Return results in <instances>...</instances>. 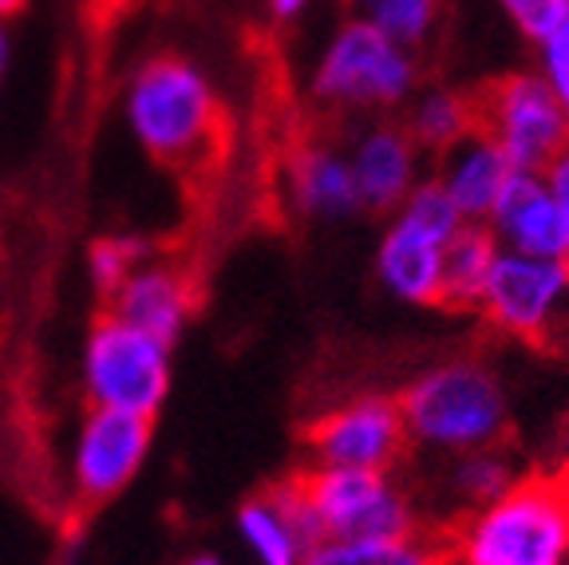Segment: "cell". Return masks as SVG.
Segmentation results:
<instances>
[{
  "label": "cell",
  "instance_id": "9c48e42d",
  "mask_svg": "<svg viewBox=\"0 0 569 565\" xmlns=\"http://www.w3.org/2000/svg\"><path fill=\"white\" fill-rule=\"evenodd\" d=\"M569 305V261L566 257H530L498 249L487 289L479 297L482 320L495 333L542 345L558 328Z\"/></svg>",
  "mask_w": 569,
  "mask_h": 565
},
{
  "label": "cell",
  "instance_id": "2e32d148",
  "mask_svg": "<svg viewBox=\"0 0 569 565\" xmlns=\"http://www.w3.org/2000/svg\"><path fill=\"white\" fill-rule=\"evenodd\" d=\"M431 178L443 186V195L455 202L462 221H482V226H487L490 210H495L502 190H507V182L515 178V167H510L507 155L475 127V131H467L459 142L439 150L436 175Z\"/></svg>",
  "mask_w": 569,
  "mask_h": 565
},
{
  "label": "cell",
  "instance_id": "4316f807",
  "mask_svg": "<svg viewBox=\"0 0 569 565\" xmlns=\"http://www.w3.org/2000/svg\"><path fill=\"white\" fill-rule=\"evenodd\" d=\"M312 0H266L269 17L277 20V24H297V20L309 12Z\"/></svg>",
  "mask_w": 569,
  "mask_h": 565
},
{
  "label": "cell",
  "instance_id": "f546056e",
  "mask_svg": "<svg viewBox=\"0 0 569 565\" xmlns=\"http://www.w3.org/2000/svg\"><path fill=\"white\" fill-rule=\"evenodd\" d=\"M187 565H226V562H222V557H213V554H194Z\"/></svg>",
  "mask_w": 569,
  "mask_h": 565
},
{
  "label": "cell",
  "instance_id": "5b68a950",
  "mask_svg": "<svg viewBox=\"0 0 569 565\" xmlns=\"http://www.w3.org/2000/svg\"><path fill=\"white\" fill-rule=\"evenodd\" d=\"M419 88H423V68L416 48L352 17L329 36V44L320 48L309 71L312 103L356 119L396 116Z\"/></svg>",
  "mask_w": 569,
  "mask_h": 565
},
{
  "label": "cell",
  "instance_id": "f1b7e54d",
  "mask_svg": "<svg viewBox=\"0 0 569 565\" xmlns=\"http://www.w3.org/2000/svg\"><path fill=\"white\" fill-rule=\"evenodd\" d=\"M24 9H28V0H0V24H9V20L20 17Z\"/></svg>",
  "mask_w": 569,
  "mask_h": 565
},
{
  "label": "cell",
  "instance_id": "e0dca14e",
  "mask_svg": "<svg viewBox=\"0 0 569 565\" xmlns=\"http://www.w3.org/2000/svg\"><path fill=\"white\" fill-rule=\"evenodd\" d=\"M238 538L246 554L258 565H301L309 538H305L301 522H297L293 506L284 503L281 486H266L261 495L246 498L238 506Z\"/></svg>",
  "mask_w": 569,
  "mask_h": 565
},
{
  "label": "cell",
  "instance_id": "5bb4252c",
  "mask_svg": "<svg viewBox=\"0 0 569 565\" xmlns=\"http://www.w3.org/2000/svg\"><path fill=\"white\" fill-rule=\"evenodd\" d=\"M284 195L305 221H348L365 210L348 167V150L337 142L309 139L284 167Z\"/></svg>",
  "mask_w": 569,
  "mask_h": 565
},
{
  "label": "cell",
  "instance_id": "603a6c76",
  "mask_svg": "<svg viewBox=\"0 0 569 565\" xmlns=\"http://www.w3.org/2000/svg\"><path fill=\"white\" fill-rule=\"evenodd\" d=\"M151 254L142 238H127V234H107V238H96L88 246V281L99 297H111L119 285L127 281L134 266L142 257Z\"/></svg>",
  "mask_w": 569,
  "mask_h": 565
},
{
  "label": "cell",
  "instance_id": "83f0119b",
  "mask_svg": "<svg viewBox=\"0 0 569 565\" xmlns=\"http://www.w3.org/2000/svg\"><path fill=\"white\" fill-rule=\"evenodd\" d=\"M9 63H12V36H9V24H0V83H4Z\"/></svg>",
  "mask_w": 569,
  "mask_h": 565
},
{
  "label": "cell",
  "instance_id": "3957f363",
  "mask_svg": "<svg viewBox=\"0 0 569 565\" xmlns=\"http://www.w3.org/2000/svg\"><path fill=\"white\" fill-rule=\"evenodd\" d=\"M400 416L408 443L436 455H462L502 447L510 435V396L495 368L471 356L431 364L400 391Z\"/></svg>",
  "mask_w": 569,
  "mask_h": 565
},
{
  "label": "cell",
  "instance_id": "d6986e66",
  "mask_svg": "<svg viewBox=\"0 0 569 565\" xmlns=\"http://www.w3.org/2000/svg\"><path fill=\"white\" fill-rule=\"evenodd\" d=\"M400 123L408 127V135L427 159H436L439 150L475 131V96L455 88H419L403 107Z\"/></svg>",
  "mask_w": 569,
  "mask_h": 565
},
{
  "label": "cell",
  "instance_id": "44dd1931",
  "mask_svg": "<svg viewBox=\"0 0 569 565\" xmlns=\"http://www.w3.org/2000/svg\"><path fill=\"white\" fill-rule=\"evenodd\" d=\"M345 9L352 20H365L391 40L423 52L443 28L447 0H345Z\"/></svg>",
  "mask_w": 569,
  "mask_h": 565
},
{
  "label": "cell",
  "instance_id": "277c9868",
  "mask_svg": "<svg viewBox=\"0 0 569 565\" xmlns=\"http://www.w3.org/2000/svg\"><path fill=\"white\" fill-rule=\"evenodd\" d=\"M277 486L284 503L293 506L309 546L312 542L403 538L419 531V511L396 470H348L309 463Z\"/></svg>",
  "mask_w": 569,
  "mask_h": 565
},
{
  "label": "cell",
  "instance_id": "ba28073f",
  "mask_svg": "<svg viewBox=\"0 0 569 565\" xmlns=\"http://www.w3.org/2000/svg\"><path fill=\"white\" fill-rule=\"evenodd\" d=\"M475 127L495 142L507 162L526 175H542L569 147V116L533 68L490 80L475 96Z\"/></svg>",
  "mask_w": 569,
  "mask_h": 565
},
{
  "label": "cell",
  "instance_id": "4fadbf2b",
  "mask_svg": "<svg viewBox=\"0 0 569 565\" xmlns=\"http://www.w3.org/2000/svg\"><path fill=\"white\" fill-rule=\"evenodd\" d=\"M345 150H348V167H352L360 206L372 214H391L416 190L419 178H427L423 175L427 155L416 147L408 127L391 116L368 119Z\"/></svg>",
  "mask_w": 569,
  "mask_h": 565
},
{
  "label": "cell",
  "instance_id": "7a4b0ae2",
  "mask_svg": "<svg viewBox=\"0 0 569 565\" xmlns=\"http://www.w3.org/2000/svg\"><path fill=\"white\" fill-rule=\"evenodd\" d=\"M447 565H569V470L515 478L443 538Z\"/></svg>",
  "mask_w": 569,
  "mask_h": 565
},
{
  "label": "cell",
  "instance_id": "ac0fdd59",
  "mask_svg": "<svg viewBox=\"0 0 569 565\" xmlns=\"http://www.w3.org/2000/svg\"><path fill=\"white\" fill-rule=\"evenodd\" d=\"M498 249L502 246L495 241L490 226L462 221L443 249V293H439V309H455V313L479 309V297L487 289V277Z\"/></svg>",
  "mask_w": 569,
  "mask_h": 565
},
{
  "label": "cell",
  "instance_id": "8fae6325",
  "mask_svg": "<svg viewBox=\"0 0 569 565\" xmlns=\"http://www.w3.org/2000/svg\"><path fill=\"white\" fill-rule=\"evenodd\" d=\"M408 427L400 404L388 396H352L329 407L305 435L312 467L396 470L408 455Z\"/></svg>",
  "mask_w": 569,
  "mask_h": 565
},
{
  "label": "cell",
  "instance_id": "8992f818",
  "mask_svg": "<svg viewBox=\"0 0 569 565\" xmlns=\"http://www.w3.org/2000/svg\"><path fill=\"white\" fill-rule=\"evenodd\" d=\"M462 226V214L436 178H419L416 190L388 214L376 241V277L383 293L411 309H439L443 249Z\"/></svg>",
  "mask_w": 569,
  "mask_h": 565
},
{
  "label": "cell",
  "instance_id": "d4e9b609",
  "mask_svg": "<svg viewBox=\"0 0 569 565\" xmlns=\"http://www.w3.org/2000/svg\"><path fill=\"white\" fill-rule=\"evenodd\" d=\"M495 4L526 44H538L566 9V0H495Z\"/></svg>",
  "mask_w": 569,
  "mask_h": 565
},
{
  "label": "cell",
  "instance_id": "7402d4cb",
  "mask_svg": "<svg viewBox=\"0 0 569 565\" xmlns=\"http://www.w3.org/2000/svg\"><path fill=\"white\" fill-rule=\"evenodd\" d=\"M518 470L510 463V455L502 447H479L451 455L447 467V490L455 495V503L462 506V514L475 506H487L490 498H498L507 486H515Z\"/></svg>",
  "mask_w": 569,
  "mask_h": 565
},
{
  "label": "cell",
  "instance_id": "52a82bcc",
  "mask_svg": "<svg viewBox=\"0 0 569 565\" xmlns=\"http://www.w3.org/2000/svg\"><path fill=\"white\" fill-rule=\"evenodd\" d=\"M174 348L151 333L127 325L116 313H99L80 356V380L88 407H116L154 419L167 407L174 384Z\"/></svg>",
  "mask_w": 569,
  "mask_h": 565
},
{
  "label": "cell",
  "instance_id": "cb8c5ba5",
  "mask_svg": "<svg viewBox=\"0 0 569 565\" xmlns=\"http://www.w3.org/2000/svg\"><path fill=\"white\" fill-rule=\"evenodd\" d=\"M533 71L550 83V91L558 96V103L566 107L569 116V0L561 9L558 24L533 44Z\"/></svg>",
  "mask_w": 569,
  "mask_h": 565
},
{
  "label": "cell",
  "instance_id": "6da1fadb",
  "mask_svg": "<svg viewBox=\"0 0 569 565\" xmlns=\"http://www.w3.org/2000/svg\"><path fill=\"white\" fill-rule=\"evenodd\" d=\"M123 123L162 167H198L222 139V99L194 60L174 52L147 56L127 76L119 99Z\"/></svg>",
  "mask_w": 569,
  "mask_h": 565
},
{
  "label": "cell",
  "instance_id": "7c38bea8",
  "mask_svg": "<svg viewBox=\"0 0 569 565\" xmlns=\"http://www.w3.org/2000/svg\"><path fill=\"white\" fill-rule=\"evenodd\" d=\"M107 313H116L119 320L174 348L198 313V281L174 257L147 254L127 274V281L107 297Z\"/></svg>",
  "mask_w": 569,
  "mask_h": 565
},
{
  "label": "cell",
  "instance_id": "9a60e30c",
  "mask_svg": "<svg viewBox=\"0 0 569 565\" xmlns=\"http://www.w3.org/2000/svg\"><path fill=\"white\" fill-rule=\"evenodd\" d=\"M487 226L502 249L530 257H566V226L542 175L515 170Z\"/></svg>",
  "mask_w": 569,
  "mask_h": 565
},
{
  "label": "cell",
  "instance_id": "30bf717a",
  "mask_svg": "<svg viewBox=\"0 0 569 565\" xmlns=\"http://www.w3.org/2000/svg\"><path fill=\"white\" fill-rule=\"evenodd\" d=\"M154 447V419L116 412V407H88L76 424L68 450L71 490L83 506H103L139 478Z\"/></svg>",
  "mask_w": 569,
  "mask_h": 565
},
{
  "label": "cell",
  "instance_id": "484cf974",
  "mask_svg": "<svg viewBox=\"0 0 569 565\" xmlns=\"http://www.w3.org/2000/svg\"><path fill=\"white\" fill-rule=\"evenodd\" d=\"M542 178H546V186H550L553 202H558L561 226H566V261H569V147L542 170Z\"/></svg>",
  "mask_w": 569,
  "mask_h": 565
},
{
  "label": "cell",
  "instance_id": "ffe728a7",
  "mask_svg": "<svg viewBox=\"0 0 569 565\" xmlns=\"http://www.w3.org/2000/svg\"><path fill=\"white\" fill-rule=\"evenodd\" d=\"M301 565H447L443 538L423 531L403 538H360V542H312Z\"/></svg>",
  "mask_w": 569,
  "mask_h": 565
}]
</instances>
